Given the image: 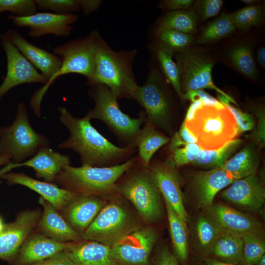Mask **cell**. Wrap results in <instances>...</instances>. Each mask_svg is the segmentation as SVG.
I'll return each instance as SVG.
<instances>
[{"label":"cell","mask_w":265,"mask_h":265,"mask_svg":"<svg viewBox=\"0 0 265 265\" xmlns=\"http://www.w3.org/2000/svg\"><path fill=\"white\" fill-rule=\"evenodd\" d=\"M169 138L154 126L146 122L136 139L138 158L145 166H149L154 154L167 144Z\"/></svg>","instance_id":"obj_27"},{"label":"cell","mask_w":265,"mask_h":265,"mask_svg":"<svg viewBox=\"0 0 265 265\" xmlns=\"http://www.w3.org/2000/svg\"><path fill=\"white\" fill-rule=\"evenodd\" d=\"M88 94L95 106L85 116L90 120L97 119L102 121L124 147L135 149L137 136L146 120L145 113L141 112L138 118H132L123 112L117 99L105 85H90Z\"/></svg>","instance_id":"obj_5"},{"label":"cell","mask_w":265,"mask_h":265,"mask_svg":"<svg viewBox=\"0 0 265 265\" xmlns=\"http://www.w3.org/2000/svg\"><path fill=\"white\" fill-rule=\"evenodd\" d=\"M29 265H75L65 249L45 260Z\"/></svg>","instance_id":"obj_48"},{"label":"cell","mask_w":265,"mask_h":265,"mask_svg":"<svg viewBox=\"0 0 265 265\" xmlns=\"http://www.w3.org/2000/svg\"><path fill=\"white\" fill-rule=\"evenodd\" d=\"M81 9L84 14L88 15L100 7L102 1L99 0H81Z\"/></svg>","instance_id":"obj_51"},{"label":"cell","mask_w":265,"mask_h":265,"mask_svg":"<svg viewBox=\"0 0 265 265\" xmlns=\"http://www.w3.org/2000/svg\"><path fill=\"white\" fill-rule=\"evenodd\" d=\"M106 203L103 197L76 194L60 213L70 227L82 237Z\"/></svg>","instance_id":"obj_18"},{"label":"cell","mask_w":265,"mask_h":265,"mask_svg":"<svg viewBox=\"0 0 265 265\" xmlns=\"http://www.w3.org/2000/svg\"><path fill=\"white\" fill-rule=\"evenodd\" d=\"M243 244L238 236L222 234L209 248L210 254L221 259L225 263L243 265Z\"/></svg>","instance_id":"obj_28"},{"label":"cell","mask_w":265,"mask_h":265,"mask_svg":"<svg viewBox=\"0 0 265 265\" xmlns=\"http://www.w3.org/2000/svg\"><path fill=\"white\" fill-rule=\"evenodd\" d=\"M152 45L153 52L155 54L162 73L179 98L183 100L179 69L176 63L172 59L174 52L159 43H156Z\"/></svg>","instance_id":"obj_33"},{"label":"cell","mask_w":265,"mask_h":265,"mask_svg":"<svg viewBox=\"0 0 265 265\" xmlns=\"http://www.w3.org/2000/svg\"><path fill=\"white\" fill-rule=\"evenodd\" d=\"M196 230L200 244L203 248H209L222 234L217 225L207 217H199Z\"/></svg>","instance_id":"obj_40"},{"label":"cell","mask_w":265,"mask_h":265,"mask_svg":"<svg viewBox=\"0 0 265 265\" xmlns=\"http://www.w3.org/2000/svg\"><path fill=\"white\" fill-rule=\"evenodd\" d=\"M50 145L47 137L32 128L23 102L18 104L16 117L11 125L0 127V155L9 157L13 163L26 161L41 148Z\"/></svg>","instance_id":"obj_8"},{"label":"cell","mask_w":265,"mask_h":265,"mask_svg":"<svg viewBox=\"0 0 265 265\" xmlns=\"http://www.w3.org/2000/svg\"><path fill=\"white\" fill-rule=\"evenodd\" d=\"M0 179L9 185H20L35 191L59 212L76 194L55 183L39 181L22 172L9 171L2 174Z\"/></svg>","instance_id":"obj_23"},{"label":"cell","mask_w":265,"mask_h":265,"mask_svg":"<svg viewBox=\"0 0 265 265\" xmlns=\"http://www.w3.org/2000/svg\"><path fill=\"white\" fill-rule=\"evenodd\" d=\"M100 34L93 30L86 37L72 40L57 46L53 49L54 54L61 60L57 72L31 98L30 105L35 115L40 116L43 98L51 85L60 76L69 74H79L85 77L87 84L92 81L96 68V51Z\"/></svg>","instance_id":"obj_3"},{"label":"cell","mask_w":265,"mask_h":265,"mask_svg":"<svg viewBox=\"0 0 265 265\" xmlns=\"http://www.w3.org/2000/svg\"><path fill=\"white\" fill-rule=\"evenodd\" d=\"M193 0H165L159 2L158 6L171 11L189 10L194 3Z\"/></svg>","instance_id":"obj_49"},{"label":"cell","mask_w":265,"mask_h":265,"mask_svg":"<svg viewBox=\"0 0 265 265\" xmlns=\"http://www.w3.org/2000/svg\"><path fill=\"white\" fill-rule=\"evenodd\" d=\"M153 265H178L177 259L167 247L161 248L155 257Z\"/></svg>","instance_id":"obj_50"},{"label":"cell","mask_w":265,"mask_h":265,"mask_svg":"<svg viewBox=\"0 0 265 265\" xmlns=\"http://www.w3.org/2000/svg\"><path fill=\"white\" fill-rule=\"evenodd\" d=\"M257 60L260 66L265 68V48L263 46L259 48L257 52Z\"/></svg>","instance_id":"obj_53"},{"label":"cell","mask_w":265,"mask_h":265,"mask_svg":"<svg viewBox=\"0 0 265 265\" xmlns=\"http://www.w3.org/2000/svg\"><path fill=\"white\" fill-rule=\"evenodd\" d=\"M65 250L75 265H119L111 256L110 247L95 241L69 242Z\"/></svg>","instance_id":"obj_26"},{"label":"cell","mask_w":265,"mask_h":265,"mask_svg":"<svg viewBox=\"0 0 265 265\" xmlns=\"http://www.w3.org/2000/svg\"><path fill=\"white\" fill-rule=\"evenodd\" d=\"M38 202L43 210L36 229L38 232L60 242H76L83 239L50 203L41 196L39 198Z\"/></svg>","instance_id":"obj_25"},{"label":"cell","mask_w":265,"mask_h":265,"mask_svg":"<svg viewBox=\"0 0 265 265\" xmlns=\"http://www.w3.org/2000/svg\"><path fill=\"white\" fill-rule=\"evenodd\" d=\"M8 18L18 27L29 28L27 34L32 38L45 35L67 37L77 21L78 16L73 13L59 14L53 12H37L27 17L10 15Z\"/></svg>","instance_id":"obj_15"},{"label":"cell","mask_w":265,"mask_h":265,"mask_svg":"<svg viewBox=\"0 0 265 265\" xmlns=\"http://www.w3.org/2000/svg\"><path fill=\"white\" fill-rule=\"evenodd\" d=\"M242 143V139L236 138L215 150L202 149L191 164L212 169L221 168Z\"/></svg>","instance_id":"obj_32"},{"label":"cell","mask_w":265,"mask_h":265,"mask_svg":"<svg viewBox=\"0 0 265 265\" xmlns=\"http://www.w3.org/2000/svg\"><path fill=\"white\" fill-rule=\"evenodd\" d=\"M160 194L175 212L185 222L188 214L185 209L180 177L170 159L150 164Z\"/></svg>","instance_id":"obj_17"},{"label":"cell","mask_w":265,"mask_h":265,"mask_svg":"<svg viewBox=\"0 0 265 265\" xmlns=\"http://www.w3.org/2000/svg\"><path fill=\"white\" fill-rule=\"evenodd\" d=\"M5 223L4 222L2 217L0 215V234L2 231Z\"/></svg>","instance_id":"obj_58"},{"label":"cell","mask_w":265,"mask_h":265,"mask_svg":"<svg viewBox=\"0 0 265 265\" xmlns=\"http://www.w3.org/2000/svg\"></svg>","instance_id":"obj_60"},{"label":"cell","mask_w":265,"mask_h":265,"mask_svg":"<svg viewBox=\"0 0 265 265\" xmlns=\"http://www.w3.org/2000/svg\"><path fill=\"white\" fill-rule=\"evenodd\" d=\"M223 3L221 0H197L194 1L193 10L198 19L206 21L216 16L220 11Z\"/></svg>","instance_id":"obj_45"},{"label":"cell","mask_w":265,"mask_h":265,"mask_svg":"<svg viewBox=\"0 0 265 265\" xmlns=\"http://www.w3.org/2000/svg\"><path fill=\"white\" fill-rule=\"evenodd\" d=\"M207 217L212 220L222 234L239 236L261 232L262 224L253 217L221 204L206 209Z\"/></svg>","instance_id":"obj_16"},{"label":"cell","mask_w":265,"mask_h":265,"mask_svg":"<svg viewBox=\"0 0 265 265\" xmlns=\"http://www.w3.org/2000/svg\"><path fill=\"white\" fill-rule=\"evenodd\" d=\"M229 58L234 67L246 77L253 80L258 77L252 49L247 44H240L230 51Z\"/></svg>","instance_id":"obj_35"},{"label":"cell","mask_w":265,"mask_h":265,"mask_svg":"<svg viewBox=\"0 0 265 265\" xmlns=\"http://www.w3.org/2000/svg\"><path fill=\"white\" fill-rule=\"evenodd\" d=\"M59 121L69 131V136L58 147L78 153L82 165L109 167L129 160L135 149L118 147L106 139L91 124L86 116H74L65 107H59Z\"/></svg>","instance_id":"obj_1"},{"label":"cell","mask_w":265,"mask_h":265,"mask_svg":"<svg viewBox=\"0 0 265 265\" xmlns=\"http://www.w3.org/2000/svg\"><path fill=\"white\" fill-rule=\"evenodd\" d=\"M11 162L10 158L4 155H0V166L6 165Z\"/></svg>","instance_id":"obj_55"},{"label":"cell","mask_w":265,"mask_h":265,"mask_svg":"<svg viewBox=\"0 0 265 265\" xmlns=\"http://www.w3.org/2000/svg\"><path fill=\"white\" fill-rule=\"evenodd\" d=\"M132 157L120 164L109 167L82 165L65 166L56 176L54 183L61 187L78 194L104 197L115 193L117 181L136 161Z\"/></svg>","instance_id":"obj_4"},{"label":"cell","mask_w":265,"mask_h":265,"mask_svg":"<svg viewBox=\"0 0 265 265\" xmlns=\"http://www.w3.org/2000/svg\"><path fill=\"white\" fill-rule=\"evenodd\" d=\"M259 163V156L253 144L248 145L223 165L221 169L238 179L255 174Z\"/></svg>","instance_id":"obj_29"},{"label":"cell","mask_w":265,"mask_h":265,"mask_svg":"<svg viewBox=\"0 0 265 265\" xmlns=\"http://www.w3.org/2000/svg\"><path fill=\"white\" fill-rule=\"evenodd\" d=\"M38 9L59 14L78 12L81 9V0H36Z\"/></svg>","instance_id":"obj_42"},{"label":"cell","mask_w":265,"mask_h":265,"mask_svg":"<svg viewBox=\"0 0 265 265\" xmlns=\"http://www.w3.org/2000/svg\"><path fill=\"white\" fill-rule=\"evenodd\" d=\"M137 54L135 49L115 51L99 36L96 51V68L89 84L106 86L118 99H134L138 84L132 66Z\"/></svg>","instance_id":"obj_2"},{"label":"cell","mask_w":265,"mask_h":265,"mask_svg":"<svg viewBox=\"0 0 265 265\" xmlns=\"http://www.w3.org/2000/svg\"><path fill=\"white\" fill-rule=\"evenodd\" d=\"M136 161L137 167L135 162L130 168L131 173L121 183H116L115 193L130 201L141 220L150 224L161 216V194L149 166L138 158Z\"/></svg>","instance_id":"obj_6"},{"label":"cell","mask_w":265,"mask_h":265,"mask_svg":"<svg viewBox=\"0 0 265 265\" xmlns=\"http://www.w3.org/2000/svg\"><path fill=\"white\" fill-rule=\"evenodd\" d=\"M1 43L7 58V73L0 85V101L16 86L26 83H47L46 77L18 50L5 33L1 35Z\"/></svg>","instance_id":"obj_14"},{"label":"cell","mask_w":265,"mask_h":265,"mask_svg":"<svg viewBox=\"0 0 265 265\" xmlns=\"http://www.w3.org/2000/svg\"><path fill=\"white\" fill-rule=\"evenodd\" d=\"M194 143H197V140L189 132L185 121H184L179 131L175 132L173 135L169 146V150L171 151L176 148Z\"/></svg>","instance_id":"obj_46"},{"label":"cell","mask_w":265,"mask_h":265,"mask_svg":"<svg viewBox=\"0 0 265 265\" xmlns=\"http://www.w3.org/2000/svg\"><path fill=\"white\" fill-rule=\"evenodd\" d=\"M240 1L247 4L248 6L257 5L260 2V0H241Z\"/></svg>","instance_id":"obj_56"},{"label":"cell","mask_w":265,"mask_h":265,"mask_svg":"<svg viewBox=\"0 0 265 265\" xmlns=\"http://www.w3.org/2000/svg\"><path fill=\"white\" fill-rule=\"evenodd\" d=\"M203 265H236L213 259H208Z\"/></svg>","instance_id":"obj_54"},{"label":"cell","mask_w":265,"mask_h":265,"mask_svg":"<svg viewBox=\"0 0 265 265\" xmlns=\"http://www.w3.org/2000/svg\"><path fill=\"white\" fill-rule=\"evenodd\" d=\"M203 104L200 100H196L192 102L188 108L184 120L186 122L192 119L197 110Z\"/></svg>","instance_id":"obj_52"},{"label":"cell","mask_w":265,"mask_h":265,"mask_svg":"<svg viewBox=\"0 0 265 265\" xmlns=\"http://www.w3.org/2000/svg\"><path fill=\"white\" fill-rule=\"evenodd\" d=\"M219 101L230 111L233 116L237 127L238 135L242 132L253 130L256 121L252 114L242 111L239 108L231 104L238 106L235 101H232L220 94H217Z\"/></svg>","instance_id":"obj_39"},{"label":"cell","mask_w":265,"mask_h":265,"mask_svg":"<svg viewBox=\"0 0 265 265\" xmlns=\"http://www.w3.org/2000/svg\"><path fill=\"white\" fill-rule=\"evenodd\" d=\"M69 242L55 241L35 230L26 238L15 259L9 265H29L42 261L64 250Z\"/></svg>","instance_id":"obj_24"},{"label":"cell","mask_w":265,"mask_h":265,"mask_svg":"<svg viewBox=\"0 0 265 265\" xmlns=\"http://www.w3.org/2000/svg\"><path fill=\"white\" fill-rule=\"evenodd\" d=\"M198 17L193 9L171 11L158 22L155 32L173 30L192 34L195 31Z\"/></svg>","instance_id":"obj_30"},{"label":"cell","mask_w":265,"mask_h":265,"mask_svg":"<svg viewBox=\"0 0 265 265\" xmlns=\"http://www.w3.org/2000/svg\"><path fill=\"white\" fill-rule=\"evenodd\" d=\"M238 179L221 168L196 173L192 179L191 187L198 207L206 209L211 206L216 194Z\"/></svg>","instance_id":"obj_21"},{"label":"cell","mask_w":265,"mask_h":265,"mask_svg":"<svg viewBox=\"0 0 265 265\" xmlns=\"http://www.w3.org/2000/svg\"><path fill=\"white\" fill-rule=\"evenodd\" d=\"M243 265H247V264H244Z\"/></svg>","instance_id":"obj_59"},{"label":"cell","mask_w":265,"mask_h":265,"mask_svg":"<svg viewBox=\"0 0 265 265\" xmlns=\"http://www.w3.org/2000/svg\"><path fill=\"white\" fill-rule=\"evenodd\" d=\"M201 150L196 143L188 144L170 151L172 153L171 159L176 168L191 164Z\"/></svg>","instance_id":"obj_43"},{"label":"cell","mask_w":265,"mask_h":265,"mask_svg":"<svg viewBox=\"0 0 265 265\" xmlns=\"http://www.w3.org/2000/svg\"><path fill=\"white\" fill-rule=\"evenodd\" d=\"M5 34L27 60L46 77L48 81L59 70L61 60L58 55L32 44L19 31L9 29Z\"/></svg>","instance_id":"obj_22"},{"label":"cell","mask_w":265,"mask_h":265,"mask_svg":"<svg viewBox=\"0 0 265 265\" xmlns=\"http://www.w3.org/2000/svg\"><path fill=\"white\" fill-rule=\"evenodd\" d=\"M236 29L230 14L223 13L202 30L195 43L202 45L218 41L232 34Z\"/></svg>","instance_id":"obj_34"},{"label":"cell","mask_w":265,"mask_h":265,"mask_svg":"<svg viewBox=\"0 0 265 265\" xmlns=\"http://www.w3.org/2000/svg\"><path fill=\"white\" fill-rule=\"evenodd\" d=\"M185 122L197 144L203 150L220 148L238 135L236 121L226 107L202 105L193 118Z\"/></svg>","instance_id":"obj_7"},{"label":"cell","mask_w":265,"mask_h":265,"mask_svg":"<svg viewBox=\"0 0 265 265\" xmlns=\"http://www.w3.org/2000/svg\"><path fill=\"white\" fill-rule=\"evenodd\" d=\"M155 34L159 41L158 43L167 47L174 53L187 49L193 40L192 34L173 30H161Z\"/></svg>","instance_id":"obj_38"},{"label":"cell","mask_w":265,"mask_h":265,"mask_svg":"<svg viewBox=\"0 0 265 265\" xmlns=\"http://www.w3.org/2000/svg\"><path fill=\"white\" fill-rule=\"evenodd\" d=\"M120 199L106 203L82 237L112 247L142 225L140 220Z\"/></svg>","instance_id":"obj_9"},{"label":"cell","mask_w":265,"mask_h":265,"mask_svg":"<svg viewBox=\"0 0 265 265\" xmlns=\"http://www.w3.org/2000/svg\"><path fill=\"white\" fill-rule=\"evenodd\" d=\"M183 100H189L192 102L200 100L203 105L218 108L225 107L219 100L207 93L203 89L190 91L183 94Z\"/></svg>","instance_id":"obj_47"},{"label":"cell","mask_w":265,"mask_h":265,"mask_svg":"<svg viewBox=\"0 0 265 265\" xmlns=\"http://www.w3.org/2000/svg\"><path fill=\"white\" fill-rule=\"evenodd\" d=\"M226 200L253 212L259 211L265 200V188L256 173L234 181L221 193Z\"/></svg>","instance_id":"obj_20"},{"label":"cell","mask_w":265,"mask_h":265,"mask_svg":"<svg viewBox=\"0 0 265 265\" xmlns=\"http://www.w3.org/2000/svg\"><path fill=\"white\" fill-rule=\"evenodd\" d=\"M255 265H265V255H264Z\"/></svg>","instance_id":"obj_57"},{"label":"cell","mask_w":265,"mask_h":265,"mask_svg":"<svg viewBox=\"0 0 265 265\" xmlns=\"http://www.w3.org/2000/svg\"><path fill=\"white\" fill-rule=\"evenodd\" d=\"M167 210L170 233L173 247L178 258L185 262L188 253V236L186 222L164 201Z\"/></svg>","instance_id":"obj_31"},{"label":"cell","mask_w":265,"mask_h":265,"mask_svg":"<svg viewBox=\"0 0 265 265\" xmlns=\"http://www.w3.org/2000/svg\"><path fill=\"white\" fill-rule=\"evenodd\" d=\"M133 99L144 108L146 122L157 129L171 132L170 98L161 74L154 65L144 83L137 87Z\"/></svg>","instance_id":"obj_10"},{"label":"cell","mask_w":265,"mask_h":265,"mask_svg":"<svg viewBox=\"0 0 265 265\" xmlns=\"http://www.w3.org/2000/svg\"><path fill=\"white\" fill-rule=\"evenodd\" d=\"M179 69L182 93L210 89L229 99L235 101L217 87L212 79L214 61L206 54L193 49H186L175 54Z\"/></svg>","instance_id":"obj_11"},{"label":"cell","mask_w":265,"mask_h":265,"mask_svg":"<svg viewBox=\"0 0 265 265\" xmlns=\"http://www.w3.org/2000/svg\"><path fill=\"white\" fill-rule=\"evenodd\" d=\"M236 28L245 30L260 24L263 21L264 14L260 5L247 6L230 14Z\"/></svg>","instance_id":"obj_37"},{"label":"cell","mask_w":265,"mask_h":265,"mask_svg":"<svg viewBox=\"0 0 265 265\" xmlns=\"http://www.w3.org/2000/svg\"><path fill=\"white\" fill-rule=\"evenodd\" d=\"M42 213L39 208L24 210L13 221L5 224L0 234V260L9 265L14 261L23 244L36 230Z\"/></svg>","instance_id":"obj_13"},{"label":"cell","mask_w":265,"mask_h":265,"mask_svg":"<svg viewBox=\"0 0 265 265\" xmlns=\"http://www.w3.org/2000/svg\"><path fill=\"white\" fill-rule=\"evenodd\" d=\"M157 238L152 226L142 225L110 247L111 256L119 265H150Z\"/></svg>","instance_id":"obj_12"},{"label":"cell","mask_w":265,"mask_h":265,"mask_svg":"<svg viewBox=\"0 0 265 265\" xmlns=\"http://www.w3.org/2000/svg\"><path fill=\"white\" fill-rule=\"evenodd\" d=\"M253 113L257 118V122L250 137L258 148L265 146V109L263 105H255L252 107Z\"/></svg>","instance_id":"obj_44"},{"label":"cell","mask_w":265,"mask_h":265,"mask_svg":"<svg viewBox=\"0 0 265 265\" xmlns=\"http://www.w3.org/2000/svg\"><path fill=\"white\" fill-rule=\"evenodd\" d=\"M69 155L54 151L50 147L41 148L33 157L20 163L11 162L0 169V177L12 169L22 166L32 168L36 177L44 181L54 183L55 178L63 168L70 165ZM1 182L0 180V183Z\"/></svg>","instance_id":"obj_19"},{"label":"cell","mask_w":265,"mask_h":265,"mask_svg":"<svg viewBox=\"0 0 265 265\" xmlns=\"http://www.w3.org/2000/svg\"><path fill=\"white\" fill-rule=\"evenodd\" d=\"M36 0H0V13L9 11L17 17H27L37 13Z\"/></svg>","instance_id":"obj_41"},{"label":"cell","mask_w":265,"mask_h":265,"mask_svg":"<svg viewBox=\"0 0 265 265\" xmlns=\"http://www.w3.org/2000/svg\"><path fill=\"white\" fill-rule=\"evenodd\" d=\"M243 244L244 264L255 265L265 255V242L261 232H254L241 237Z\"/></svg>","instance_id":"obj_36"}]
</instances>
